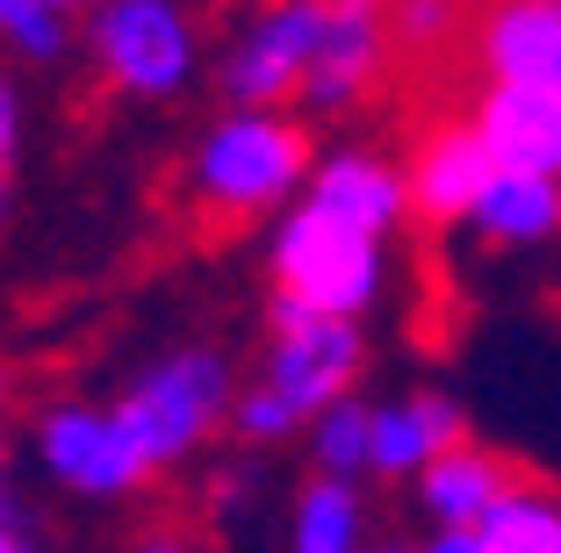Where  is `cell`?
<instances>
[{"mask_svg": "<svg viewBox=\"0 0 561 553\" xmlns=\"http://www.w3.org/2000/svg\"><path fill=\"white\" fill-rule=\"evenodd\" d=\"M274 324L280 331H274V359H266V389L296 410V417L339 403V389L360 375V338H353V324L331 316V310H310L296 295H280Z\"/></svg>", "mask_w": 561, "mask_h": 553, "instance_id": "3957f363", "label": "cell"}, {"mask_svg": "<svg viewBox=\"0 0 561 553\" xmlns=\"http://www.w3.org/2000/svg\"><path fill=\"white\" fill-rule=\"evenodd\" d=\"M496 180V151L482 145V130H461V123H432L425 151L411 165V201L432 216V223H454V216H476L482 187Z\"/></svg>", "mask_w": 561, "mask_h": 553, "instance_id": "8fae6325", "label": "cell"}, {"mask_svg": "<svg viewBox=\"0 0 561 553\" xmlns=\"http://www.w3.org/2000/svg\"><path fill=\"white\" fill-rule=\"evenodd\" d=\"M44 460L58 482L87 488V496H123L151 474V460L137 453V439L123 431V417H94V410H50L44 417Z\"/></svg>", "mask_w": 561, "mask_h": 553, "instance_id": "8992f818", "label": "cell"}, {"mask_svg": "<svg viewBox=\"0 0 561 553\" xmlns=\"http://www.w3.org/2000/svg\"><path fill=\"white\" fill-rule=\"evenodd\" d=\"M0 209H8V165H0Z\"/></svg>", "mask_w": 561, "mask_h": 553, "instance_id": "d4e9b609", "label": "cell"}, {"mask_svg": "<svg viewBox=\"0 0 561 553\" xmlns=\"http://www.w3.org/2000/svg\"><path fill=\"white\" fill-rule=\"evenodd\" d=\"M512 488H526V474L496 453H476V446H446L439 460H425V504L446 525H482Z\"/></svg>", "mask_w": 561, "mask_h": 553, "instance_id": "7c38bea8", "label": "cell"}, {"mask_svg": "<svg viewBox=\"0 0 561 553\" xmlns=\"http://www.w3.org/2000/svg\"><path fill=\"white\" fill-rule=\"evenodd\" d=\"M137 553H202V546L181 532V525H159V532H145V539H137Z\"/></svg>", "mask_w": 561, "mask_h": 553, "instance_id": "7402d4cb", "label": "cell"}, {"mask_svg": "<svg viewBox=\"0 0 561 553\" xmlns=\"http://www.w3.org/2000/svg\"><path fill=\"white\" fill-rule=\"evenodd\" d=\"M94 58L130 94H173L195 66V30L173 0H116L94 22Z\"/></svg>", "mask_w": 561, "mask_h": 553, "instance_id": "277c9868", "label": "cell"}, {"mask_svg": "<svg viewBox=\"0 0 561 553\" xmlns=\"http://www.w3.org/2000/svg\"><path fill=\"white\" fill-rule=\"evenodd\" d=\"M0 518H8V482H0Z\"/></svg>", "mask_w": 561, "mask_h": 553, "instance_id": "484cf974", "label": "cell"}, {"mask_svg": "<svg viewBox=\"0 0 561 553\" xmlns=\"http://www.w3.org/2000/svg\"><path fill=\"white\" fill-rule=\"evenodd\" d=\"M353 532H360V504H353L346 482H317L302 496L296 518V553H353Z\"/></svg>", "mask_w": 561, "mask_h": 553, "instance_id": "e0dca14e", "label": "cell"}, {"mask_svg": "<svg viewBox=\"0 0 561 553\" xmlns=\"http://www.w3.org/2000/svg\"><path fill=\"white\" fill-rule=\"evenodd\" d=\"M446 446H461V410L439 403V395H417V403L389 410V417H375V468L397 474V468H425V460H439Z\"/></svg>", "mask_w": 561, "mask_h": 553, "instance_id": "9a60e30c", "label": "cell"}, {"mask_svg": "<svg viewBox=\"0 0 561 553\" xmlns=\"http://www.w3.org/2000/svg\"><path fill=\"white\" fill-rule=\"evenodd\" d=\"M0 553H30V546H22V532H15L8 518H0Z\"/></svg>", "mask_w": 561, "mask_h": 553, "instance_id": "cb8c5ba5", "label": "cell"}, {"mask_svg": "<svg viewBox=\"0 0 561 553\" xmlns=\"http://www.w3.org/2000/svg\"><path fill=\"white\" fill-rule=\"evenodd\" d=\"M0 36L36 58H58L66 50V30H58V8L50 0H0Z\"/></svg>", "mask_w": 561, "mask_h": 553, "instance_id": "d6986e66", "label": "cell"}, {"mask_svg": "<svg viewBox=\"0 0 561 553\" xmlns=\"http://www.w3.org/2000/svg\"><path fill=\"white\" fill-rule=\"evenodd\" d=\"M476 50L496 80H533L561 94V0H482Z\"/></svg>", "mask_w": 561, "mask_h": 553, "instance_id": "9c48e42d", "label": "cell"}, {"mask_svg": "<svg viewBox=\"0 0 561 553\" xmlns=\"http://www.w3.org/2000/svg\"><path fill=\"white\" fill-rule=\"evenodd\" d=\"M274 266H280V295H296L310 310L353 316L375 302V230L317 209V201L280 230Z\"/></svg>", "mask_w": 561, "mask_h": 553, "instance_id": "7a4b0ae2", "label": "cell"}, {"mask_svg": "<svg viewBox=\"0 0 561 553\" xmlns=\"http://www.w3.org/2000/svg\"><path fill=\"white\" fill-rule=\"evenodd\" d=\"M216 410H224V359L181 353V359H165V367L116 410V417H123V431L137 439V453L159 468L165 453H187V446L209 431Z\"/></svg>", "mask_w": 561, "mask_h": 553, "instance_id": "5b68a950", "label": "cell"}, {"mask_svg": "<svg viewBox=\"0 0 561 553\" xmlns=\"http://www.w3.org/2000/svg\"><path fill=\"white\" fill-rule=\"evenodd\" d=\"M417 553H482V546H476V539H461V525H454L446 539H432V546H417Z\"/></svg>", "mask_w": 561, "mask_h": 553, "instance_id": "603a6c76", "label": "cell"}, {"mask_svg": "<svg viewBox=\"0 0 561 553\" xmlns=\"http://www.w3.org/2000/svg\"><path fill=\"white\" fill-rule=\"evenodd\" d=\"M50 8H72V0H50Z\"/></svg>", "mask_w": 561, "mask_h": 553, "instance_id": "4316f807", "label": "cell"}, {"mask_svg": "<svg viewBox=\"0 0 561 553\" xmlns=\"http://www.w3.org/2000/svg\"><path fill=\"white\" fill-rule=\"evenodd\" d=\"M482 145L496 151L504 173H561V94L533 80H496L482 101Z\"/></svg>", "mask_w": 561, "mask_h": 553, "instance_id": "30bf717a", "label": "cell"}, {"mask_svg": "<svg viewBox=\"0 0 561 553\" xmlns=\"http://www.w3.org/2000/svg\"><path fill=\"white\" fill-rule=\"evenodd\" d=\"M15 137H22V101H15V80L0 72V165L15 159Z\"/></svg>", "mask_w": 561, "mask_h": 553, "instance_id": "44dd1931", "label": "cell"}, {"mask_svg": "<svg viewBox=\"0 0 561 553\" xmlns=\"http://www.w3.org/2000/svg\"><path fill=\"white\" fill-rule=\"evenodd\" d=\"M296 410L280 403L274 389H260V395H245V403H238V431H245V439H280V431H296Z\"/></svg>", "mask_w": 561, "mask_h": 553, "instance_id": "ffe728a7", "label": "cell"}, {"mask_svg": "<svg viewBox=\"0 0 561 553\" xmlns=\"http://www.w3.org/2000/svg\"><path fill=\"white\" fill-rule=\"evenodd\" d=\"M310 165V130L296 123H266V115H245V123H224V130L202 145L195 159V223L202 238H231L245 230L266 201H280Z\"/></svg>", "mask_w": 561, "mask_h": 553, "instance_id": "6da1fadb", "label": "cell"}, {"mask_svg": "<svg viewBox=\"0 0 561 553\" xmlns=\"http://www.w3.org/2000/svg\"><path fill=\"white\" fill-rule=\"evenodd\" d=\"M476 546L482 553H561V510L540 504V496H526V488H512V496L482 518Z\"/></svg>", "mask_w": 561, "mask_h": 553, "instance_id": "2e32d148", "label": "cell"}, {"mask_svg": "<svg viewBox=\"0 0 561 553\" xmlns=\"http://www.w3.org/2000/svg\"><path fill=\"white\" fill-rule=\"evenodd\" d=\"M317 453H324V468H360L367 453H375V417L353 403H324V424H317Z\"/></svg>", "mask_w": 561, "mask_h": 553, "instance_id": "ac0fdd59", "label": "cell"}, {"mask_svg": "<svg viewBox=\"0 0 561 553\" xmlns=\"http://www.w3.org/2000/svg\"><path fill=\"white\" fill-rule=\"evenodd\" d=\"M310 201H317V209H331V216H346V223H360V230H397L411 187H403L381 159L346 151V159H331L324 173H317V195Z\"/></svg>", "mask_w": 561, "mask_h": 553, "instance_id": "4fadbf2b", "label": "cell"}, {"mask_svg": "<svg viewBox=\"0 0 561 553\" xmlns=\"http://www.w3.org/2000/svg\"><path fill=\"white\" fill-rule=\"evenodd\" d=\"M476 223L490 230L496 244H526V238L561 230V187H554V173H504V165H496V180L482 187V201H476Z\"/></svg>", "mask_w": 561, "mask_h": 553, "instance_id": "5bb4252c", "label": "cell"}, {"mask_svg": "<svg viewBox=\"0 0 561 553\" xmlns=\"http://www.w3.org/2000/svg\"><path fill=\"white\" fill-rule=\"evenodd\" d=\"M317 30H324V8L317 0H288L245 44L231 50V94L238 101H280L310 80V58H317Z\"/></svg>", "mask_w": 561, "mask_h": 553, "instance_id": "ba28073f", "label": "cell"}, {"mask_svg": "<svg viewBox=\"0 0 561 553\" xmlns=\"http://www.w3.org/2000/svg\"><path fill=\"white\" fill-rule=\"evenodd\" d=\"M389 66V0H324V30L310 58V101L346 108L367 94V80Z\"/></svg>", "mask_w": 561, "mask_h": 553, "instance_id": "52a82bcc", "label": "cell"}]
</instances>
